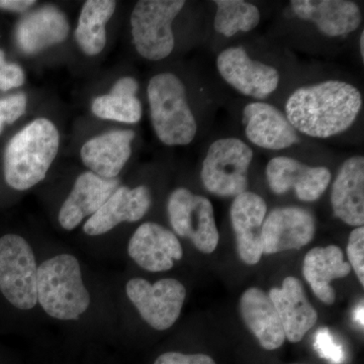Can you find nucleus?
Returning a JSON list of instances; mask_svg holds the SVG:
<instances>
[{
	"label": "nucleus",
	"instance_id": "f257e3e1",
	"mask_svg": "<svg viewBox=\"0 0 364 364\" xmlns=\"http://www.w3.org/2000/svg\"><path fill=\"white\" fill-rule=\"evenodd\" d=\"M363 104V95L351 83L327 80L294 91L287 100L286 117L298 133L327 139L351 128Z\"/></svg>",
	"mask_w": 364,
	"mask_h": 364
},
{
	"label": "nucleus",
	"instance_id": "f03ea898",
	"mask_svg": "<svg viewBox=\"0 0 364 364\" xmlns=\"http://www.w3.org/2000/svg\"><path fill=\"white\" fill-rule=\"evenodd\" d=\"M59 144L58 130L44 117L21 129L4 153L6 183L16 191H26L42 181L57 156Z\"/></svg>",
	"mask_w": 364,
	"mask_h": 364
},
{
	"label": "nucleus",
	"instance_id": "7ed1b4c3",
	"mask_svg": "<svg viewBox=\"0 0 364 364\" xmlns=\"http://www.w3.org/2000/svg\"><path fill=\"white\" fill-rule=\"evenodd\" d=\"M37 298L43 310L58 320H77L87 311L90 294L75 256L61 254L38 267Z\"/></svg>",
	"mask_w": 364,
	"mask_h": 364
},
{
	"label": "nucleus",
	"instance_id": "20e7f679",
	"mask_svg": "<svg viewBox=\"0 0 364 364\" xmlns=\"http://www.w3.org/2000/svg\"><path fill=\"white\" fill-rule=\"evenodd\" d=\"M147 93L151 121L159 140L167 146L193 142L198 124L181 79L172 73L158 74L151 79Z\"/></svg>",
	"mask_w": 364,
	"mask_h": 364
},
{
	"label": "nucleus",
	"instance_id": "39448f33",
	"mask_svg": "<svg viewBox=\"0 0 364 364\" xmlns=\"http://www.w3.org/2000/svg\"><path fill=\"white\" fill-rule=\"evenodd\" d=\"M186 6L182 0H142L131 14L132 37L136 52L150 61L167 58L174 49L172 23Z\"/></svg>",
	"mask_w": 364,
	"mask_h": 364
},
{
	"label": "nucleus",
	"instance_id": "423d86ee",
	"mask_svg": "<svg viewBox=\"0 0 364 364\" xmlns=\"http://www.w3.org/2000/svg\"><path fill=\"white\" fill-rule=\"evenodd\" d=\"M253 151L237 138L215 140L208 148L203 162L202 181L210 193L238 196L247 191L248 171Z\"/></svg>",
	"mask_w": 364,
	"mask_h": 364
},
{
	"label": "nucleus",
	"instance_id": "0eeeda50",
	"mask_svg": "<svg viewBox=\"0 0 364 364\" xmlns=\"http://www.w3.org/2000/svg\"><path fill=\"white\" fill-rule=\"evenodd\" d=\"M37 270L26 239L16 234L0 238V291L16 309L28 311L37 305Z\"/></svg>",
	"mask_w": 364,
	"mask_h": 364
},
{
	"label": "nucleus",
	"instance_id": "6e6552de",
	"mask_svg": "<svg viewBox=\"0 0 364 364\" xmlns=\"http://www.w3.org/2000/svg\"><path fill=\"white\" fill-rule=\"evenodd\" d=\"M170 224L178 236L188 238L198 251L214 252L220 235L212 203L181 188L172 191L167 203Z\"/></svg>",
	"mask_w": 364,
	"mask_h": 364
},
{
	"label": "nucleus",
	"instance_id": "1a4fd4ad",
	"mask_svg": "<svg viewBox=\"0 0 364 364\" xmlns=\"http://www.w3.org/2000/svg\"><path fill=\"white\" fill-rule=\"evenodd\" d=\"M126 293L143 320L159 331L174 325L186 296V287L173 279L158 280L152 284L136 277L129 280Z\"/></svg>",
	"mask_w": 364,
	"mask_h": 364
},
{
	"label": "nucleus",
	"instance_id": "9d476101",
	"mask_svg": "<svg viewBox=\"0 0 364 364\" xmlns=\"http://www.w3.org/2000/svg\"><path fill=\"white\" fill-rule=\"evenodd\" d=\"M217 68L228 85L255 100L269 97L279 86L280 75L277 69L251 59L242 47H230L220 53Z\"/></svg>",
	"mask_w": 364,
	"mask_h": 364
},
{
	"label": "nucleus",
	"instance_id": "9b49d317",
	"mask_svg": "<svg viewBox=\"0 0 364 364\" xmlns=\"http://www.w3.org/2000/svg\"><path fill=\"white\" fill-rule=\"evenodd\" d=\"M331 171L324 166H309L291 157L273 158L267 166L268 186L275 195L294 189L299 200L315 202L331 181Z\"/></svg>",
	"mask_w": 364,
	"mask_h": 364
},
{
	"label": "nucleus",
	"instance_id": "f8f14e48",
	"mask_svg": "<svg viewBox=\"0 0 364 364\" xmlns=\"http://www.w3.org/2000/svg\"><path fill=\"white\" fill-rule=\"evenodd\" d=\"M316 223L313 215L298 207L277 208L263 222L261 247L263 254L301 249L313 240Z\"/></svg>",
	"mask_w": 364,
	"mask_h": 364
},
{
	"label": "nucleus",
	"instance_id": "ddd939ff",
	"mask_svg": "<svg viewBox=\"0 0 364 364\" xmlns=\"http://www.w3.org/2000/svg\"><path fill=\"white\" fill-rule=\"evenodd\" d=\"M128 253L139 267L150 272H167L183 255L176 235L168 229L147 222L136 230L129 242Z\"/></svg>",
	"mask_w": 364,
	"mask_h": 364
},
{
	"label": "nucleus",
	"instance_id": "4468645a",
	"mask_svg": "<svg viewBox=\"0 0 364 364\" xmlns=\"http://www.w3.org/2000/svg\"><path fill=\"white\" fill-rule=\"evenodd\" d=\"M243 123L248 140L263 149L284 150L299 142V133L289 119L267 102L246 105Z\"/></svg>",
	"mask_w": 364,
	"mask_h": 364
},
{
	"label": "nucleus",
	"instance_id": "2eb2a0df",
	"mask_svg": "<svg viewBox=\"0 0 364 364\" xmlns=\"http://www.w3.org/2000/svg\"><path fill=\"white\" fill-rule=\"evenodd\" d=\"M267 213L265 200L251 191L236 196L232 203L230 215L236 236L237 249L246 264H257L262 257L261 230Z\"/></svg>",
	"mask_w": 364,
	"mask_h": 364
},
{
	"label": "nucleus",
	"instance_id": "dca6fc26",
	"mask_svg": "<svg viewBox=\"0 0 364 364\" xmlns=\"http://www.w3.org/2000/svg\"><path fill=\"white\" fill-rule=\"evenodd\" d=\"M151 203L152 198L147 186H119L105 205L86 221L83 231L90 236H98L107 233L121 223L140 221L149 210Z\"/></svg>",
	"mask_w": 364,
	"mask_h": 364
},
{
	"label": "nucleus",
	"instance_id": "f3484780",
	"mask_svg": "<svg viewBox=\"0 0 364 364\" xmlns=\"http://www.w3.org/2000/svg\"><path fill=\"white\" fill-rule=\"evenodd\" d=\"M119 186L117 178H104L91 171L80 174L60 210L61 227L67 231L75 229L85 218L95 215Z\"/></svg>",
	"mask_w": 364,
	"mask_h": 364
},
{
	"label": "nucleus",
	"instance_id": "a211bd4d",
	"mask_svg": "<svg viewBox=\"0 0 364 364\" xmlns=\"http://www.w3.org/2000/svg\"><path fill=\"white\" fill-rule=\"evenodd\" d=\"M294 14L311 21L330 38L342 37L358 30L361 23L360 9L347 0H293Z\"/></svg>",
	"mask_w": 364,
	"mask_h": 364
},
{
	"label": "nucleus",
	"instance_id": "6ab92c4d",
	"mask_svg": "<svg viewBox=\"0 0 364 364\" xmlns=\"http://www.w3.org/2000/svg\"><path fill=\"white\" fill-rule=\"evenodd\" d=\"M268 296L279 313L286 339L298 343L318 321L317 311L306 299L301 280L287 277L282 287H274Z\"/></svg>",
	"mask_w": 364,
	"mask_h": 364
},
{
	"label": "nucleus",
	"instance_id": "aec40b11",
	"mask_svg": "<svg viewBox=\"0 0 364 364\" xmlns=\"http://www.w3.org/2000/svg\"><path fill=\"white\" fill-rule=\"evenodd\" d=\"M135 132H107L87 141L81 148V159L91 172L104 178H117L130 159Z\"/></svg>",
	"mask_w": 364,
	"mask_h": 364
},
{
	"label": "nucleus",
	"instance_id": "412c9836",
	"mask_svg": "<svg viewBox=\"0 0 364 364\" xmlns=\"http://www.w3.org/2000/svg\"><path fill=\"white\" fill-rule=\"evenodd\" d=\"M333 212L345 224L363 227L364 158L352 156L345 160L332 186Z\"/></svg>",
	"mask_w": 364,
	"mask_h": 364
},
{
	"label": "nucleus",
	"instance_id": "4be33fe9",
	"mask_svg": "<svg viewBox=\"0 0 364 364\" xmlns=\"http://www.w3.org/2000/svg\"><path fill=\"white\" fill-rule=\"evenodd\" d=\"M69 25L66 16L54 6H43L26 14L18 23L16 40L26 54H37L66 40Z\"/></svg>",
	"mask_w": 364,
	"mask_h": 364
},
{
	"label": "nucleus",
	"instance_id": "5701e85b",
	"mask_svg": "<svg viewBox=\"0 0 364 364\" xmlns=\"http://www.w3.org/2000/svg\"><path fill=\"white\" fill-rule=\"evenodd\" d=\"M240 313L263 348L275 350L284 343L286 335L279 313L264 291L258 287H250L242 294Z\"/></svg>",
	"mask_w": 364,
	"mask_h": 364
},
{
	"label": "nucleus",
	"instance_id": "b1692460",
	"mask_svg": "<svg viewBox=\"0 0 364 364\" xmlns=\"http://www.w3.org/2000/svg\"><path fill=\"white\" fill-rule=\"evenodd\" d=\"M350 272V264L344 261L343 252L338 246L313 248L304 259V277L316 296L326 305H333L336 299L332 280L347 277Z\"/></svg>",
	"mask_w": 364,
	"mask_h": 364
},
{
	"label": "nucleus",
	"instance_id": "393cba45",
	"mask_svg": "<svg viewBox=\"0 0 364 364\" xmlns=\"http://www.w3.org/2000/svg\"><path fill=\"white\" fill-rule=\"evenodd\" d=\"M112 0H88L79 16L75 39L80 49L90 56L102 53L107 44L105 26L116 9Z\"/></svg>",
	"mask_w": 364,
	"mask_h": 364
},
{
	"label": "nucleus",
	"instance_id": "a878e982",
	"mask_svg": "<svg viewBox=\"0 0 364 364\" xmlns=\"http://www.w3.org/2000/svg\"><path fill=\"white\" fill-rule=\"evenodd\" d=\"M214 28L225 37L238 33H248L257 28L261 21L259 9L243 0H215Z\"/></svg>",
	"mask_w": 364,
	"mask_h": 364
},
{
	"label": "nucleus",
	"instance_id": "bb28decb",
	"mask_svg": "<svg viewBox=\"0 0 364 364\" xmlns=\"http://www.w3.org/2000/svg\"><path fill=\"white\" fill-rule=\"evenodd\" d=\"M91 109L100 119L121 123L136 124L142 117V105L136 95H100L93 100Z\"/></svg>",
	"mask_w": 364,
	"mask_h": 364
},
{
	"label": "nucleus",
	"instance_id": "cd10ccee",
	"mask_svg": "<svg viewBox=\"0 0 364 364\" xmlns=\"http://www.w3.org/2000/svg\"><path fill=\"white\" fill-rule=\"evenodd\" d=\"M349 264L353 268L356 277L364 286V228L358 227L351 232L347 245Z\"/></svg>",
	"mask_w": 364,
	"mask_h": 364
},
{
	"label": "nucleus",
	"instance_id": "c85d7f7f",
	"mask_svg": "<svg viewBox=\"0 0 364 364\" xmlns=\"http://www.w3.org/2000/svg\"><path fill=\"white\" fill-rule=\"evenodd\" d=\"M26 109L25 93H16V95L0 98V134L6 124H14L23 114H25Z\"/></svg>",
	"mask_w": 364,
	"mask_h": 364
},
{
	"label": "nucleus",
	"instance_id": "c756f323",
	"mask_svg": "<svg viewBox=\"0 0 364 364\" xmlns=\"http://www.w3.org/2000/svg\"><path fill=\"white\" fill-rule=\"evenodd\" d=\"M314 345H315L316 350L322 358L334 363H340L343 361V349H342L341 345L337 343L336 340L327 328L318 330L315 335Z\"/></svg>",
	"mask_w": 364,
	"mask_h": 364
},
{
	"label": "nucleus",
	"instance_id": "7c9ffc66",
	"mask_svg": "<svg viewBox=\"0 0 364 364\" xmlns=\"http://www.w3.org/2000/svg\"><path fill=\"white\" fill-rule=\"evenodd\" d=\"M154 364H215L214 359L205 354H183L166 352L155 360Z\"/></svg>",
	"mask_w": 364,
	"mask_h": 364
},
{
	"label": "nucleus",
	"instance_id": "2f4dec72",
	"mask_svg": "<svg viewBox=\"0 0 364 364\" xmlns=\"http://www.w3.org/2000/svg\"><path fill=\"white\" fill-rule=\"evenodd\" d=\"M25 82V73L16 63H6L0 72V90L9 91L20 87Z\"/></svg>",
	"mask_w": 364,
	"mask_h": 364
},
{
	"label": "nucleus",
	"instance_id": "473e14b6",
	"mask_svg": "<svg viewBox=\"0 0 364 364\" xmlns=\"http://www.w3.org/2000/svg\"><path fill=\"white\" fill-rule=\"evenodd\" d=\"M139 85L135 78L123 77L117 81L112 86L111 93L119 95H136Z\"/></svg>",
	"mask_w": 364,
	"mask_h": 364
},
{
	"label": "nucleus",
	"instance_id": "72a5a7b5",
	"mask_svg": "<svg viewBox=\"0 0 364 364\" xmlns=\"http://www.w3.org/2000/svg\"><path fill=\"white\" fill-rule=\"evenodd\" d=\"M36 4L37 2L33 0H0V9L16 11V13H23Z\"/></svg>",
	"mask_w": 364,
	"mask_h": 364
},
{
	"label": "nucleus",
	"instance_id": "f704fd0d",
	"mask_svg": "<svg viewBox=\"0 0 364 364\" xmlns=\"http://www.w3.org/2000/svg\"><path fill=\"white\" fill-rule=\"evenodd\" d=\"M353 318L359 326L363 327V301L354 311Z\"/></svg>",
	"mask_w": 364,
	"mask_h": 364
},
{
	"label": "nucleus",
	"instance_id": "c9c22d12",
	"mask_svg": "<svg viewBox=\"0 0 364 364\" xmlns=\"http://www.w3.org/2000/svg\"><path fill=\"white\" fill-rule=\"evenodd\" d=\"M7 62L6 61V55L2 50H0V72H1L4 67L6 66Z\"/></svg>",
	"mask_w": 364,
	"mask_h": 364
},
{
	"label": "nucleus",
	"instance_id": "e433bc0d",
	"mask_svg": "<svg viewBox=\"0 0 364 364\" xmlns=\"http://www.w3.org/2000/svg\"><path fill=\"white\" fill-rule=\"evenodd\" d=\"M359 48H360L361 57L364 59V33L361 32L360 40H359Z\"/></svg>",
	"mask_w": 364,
	"mask_h": 364
}]
</instances>
